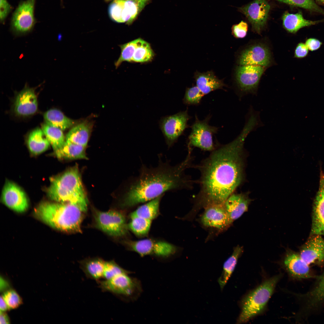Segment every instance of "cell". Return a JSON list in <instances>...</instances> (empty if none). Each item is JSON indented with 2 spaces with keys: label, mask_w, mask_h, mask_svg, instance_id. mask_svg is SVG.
Segmentation results:
<instances>
[{
  "label": "cell",
  "mask_w": 324,
  "mask_h": 324,
  "mask_svg": "<svg viewBox=\"0 0 324 324\" xmlns=\"http://www.w3.org/2000/svg\"><path fill=\"white\" fill-rule=\"evenodd\" d=\"M252 131L245 125L240 134L230 143L214 149L201 168L199 204L206 207L223 204L242 179V154L244 143Z\"/></svg>",
  "instance_id": "6da1fadb"
},
{
  "label": "cell",
  "mask_w": 324,
  "mask_h": 324,
  "mask_svg": "<svg viewBox=\"0 0 324 324\" xmlns=\"http://www.w3.org/2000/svg\"><path fill=\"white\" fill-rule=\"evenodd\" d=\"M190 158L171 166L161 162L155 167L143 166L139 175L132 178L124 196L122 205L129 207L153 200L168 191L185 187L188 183L184 171Z\"/></svg>",
  "instance_id": "7a4b0ae2"
},
{
  "label": "cell",
  "mask_w": 324,
  "mask_h": 324,
  "mask_svg": "<svg viewBox=\"0 0 324 324\" xmlns=\"http://www.w3.org/2000/svg\"><path fill=\"white\" fill-rule=\"evenodd\" d=\"M50 182L47 192L51 199L75 205L83 212L87 211L88 199L77 165L52 178Z\"/></svg>",
  "instance_id": "3957f363"
},
{
  "label": "cell",
  "mask_w": 324,
  "mask_h": 324,
  "mask_svg": "<svg viewBox=\"0 0 324 324\" xmlns=\"http://www.w3.org/2000/svg\"><path fill=\"white\" fill-rule=\"evenodd\" d=\"M83 212L75 205L58 202H43L34 211L37 218L52 227L70 232L80 231Z\"/></svg>",
  "instance_id": "277c9868"
},
{
  "label": "cell",
  "mask_w": 324,
  "mask_h": 324,
  "mask_svg": "<svg viewBox=\"0 0 324 324\" xmlns=\"http://www.w3.org/2000/svg\"><path fill=\"white\" fill-rule=\"evenodd\" d=\"M281 276L279 274L267 279L242 299L237 323L246 322L264 310Z\"/></svg>",
  "instance_id": "5b68a950"
},
{
  "label": "cell",
  "mask_w": 324,
  "mask_h": 324,
  "mask_svg": "<svg viewBox=\"0 0 324 324\" xmlns=\"http://www.w3.org/2000/svg\"><path fill=\"white\" fill-rule=\"evenodd\" d=\"M36 0H26L20 2L13 13L10 28L16 36L24 35L31 32L36 22L34 16Z\"/></svg>",
  "instance_id": "8992f818"
},
{
  "label": "cell",
  "mask_w": 324,
  "mask_h": 324,
  "mask_svg": "<svg viewBox=\"0 0 324 324\" xmlns=\"http://www.w3.org/2000/svg\"><path fill=\"white\" fill-rule=\"evenodd\" d=\"M209 118L200 120L196 116L195 121L191 127V131L188 137V149L196 147L207 151L214 149L212 137L217 132L218 128L209 124Z\"/></svg>",
  "instance_id": "52a82bcc"
},
{
  "label": "cell",
  "mask_w": 324,
  "mask_h": 324,
  "mask_svg": "<svg viewBox=\"0 0 324 324\" xmlns=\"http://www.w3.org/2000/svg\"><path fill=\"white\" fill-rule=\"evenodd\" d=\"M94 217L97 227L109 235L120 237L125 235L127 232L128 227L125 217L119 212L95 210Z\"/></svg>",
  "instance_id": "ba28073f"
},
{
  "label": "cell",
  "mask_w": 324,
  "mask_h": 324,
  "mask_svg": "<svg viewBox=\"0 0 324 324\" xmlns=\"http://www.w3.org/2000/svg\"><path fill=\"white\" fill-rule=\"evenodd\" d=\"M149 0H113L108 8L111 19L130 24Z\"/></svg>",
  "instance_id": "9c48e42d"
},
{
  "label": "cell",
  "mask_w": 324,
  "mask_h": 324,
  "mask_svg": "<svg viewBox=\"0 0 324 324\" xmlns=\"http://www.w3.org/2000/svg\"><path fill=\"white\" fill-rule=\"evenodd\" d=\"M190 118L186 110L161 118L160 127L168 147L171 146L177 140L188 127Z\"/></svg>",
  "instance_id": "30bf717a"
},
{
  "label": "cell",
  "mask_w": 324,
  "mask_h": 324,
  "mask_svg": "<svg viewBox=\"0 0 324 324\" xmlns=\"http://www.w3.org/2000/svg\"><path fill=\"white\" fill-rule=\"evenodd\" d=\"M264 67L258 65H240L236 69V78L240 98L248 94H255Z\"/></svg>",
  "instance_id": "8fae6325"
},
{
  "label": "cell",
  "mask_w": 324,
  "mask_h": 324,
  "mask_svg": "<svg viewBox=\"0 0 324 324\" xmlns=\"http://www.w3.org/2000/svg\"><path fill=\"white\" fill-rule=\"evenodd\" d=\"M127 243L131 250L141 256L154 255L167 257L174 254L177 250L175 246L169 243L150 239L129 241Z\"/></svg>",
  "instance_id": "7c38bea8"
},
{
  "label": "cell",
  "mask_w": 324,
  "mask_h": 324,
  "mask_svg": "<svg viewBox=\"0 0 324 324\" xmlns=\"http://www.w3.org/2000/svg\"><path fill=\"white\" fill-rule=\"evenodd\" d=\"M270 8L266 0H254L238 10L247 18L253 30L259 34L266 24Z\"/></svg>",
  "instance_id": "4fadbf2b"
},
{
  "label": "cell",
  "mask_w": 324,
  "mask_h": 324,
  "mask_svg": "<svg viewBox=\"0 0 324 324\" xmlns=\"http://www.w3.org/2000/svg\"><path fill=\"white\" fill-rule=\"evenodd\" d=\"M97 282L103 292H109L117 296L131 295L137 287L136 283L128 275V272Z\"/></svg>",
  "instance_id": "5bb4252c"
},
{
  "label": "cell",
  "mask_w": 324,
  "mask_h": 324,
  "mask_svg": "<svg viewBox=\"0 0 324 324\" xmlns=\"http://www.w3.org/2000/svg\"><path fill=\"white\" fill-rule=\"evenodd\" d=\"M2 199L7 206L17 212H23L28 207V200L24 192L19 187L10 182H7L5 184L2 191Z\"/></svg>",
  "instance_id": "9a60e30c"
},
{
  "label": "cell",
  "mask_w": 324,
  "mask_h": 324,
  "mask_svg": "<svg viewBox=\"0 0 324 324\" xmlns=\"http://www.w3.org/2000/svg\"><path fill=\"white\" fill-rule=\"evenodd\" d=\"M38 108L37 98L34 88L26 85L15 98L14 105V112L19 116H28L34 114Z\"/></svg>",
  "instance_id": "2e32d148"
},
{
  "label": "cell",
  "mask_w": 324,
  "mask_h": 324,
  "mask_svg": "<svg viewBox=\"0 0 324 324\" xmlns=\"http://www.w3.org/2000/svg\"><path fill=\"white\" fill-rule=\"evenodd\" d=\"M305 243L299 254L308 265L324 262V239L320 235H311Z\"/></svg>",
  "instance_id": "e0dca14e"
},
{
  "label": "cell",
  "mask_w": 324,
  "mask_h": 324,
  "mask_svg": "<svg viewBox=\"0 0 324 324\" xmlns=\"http://www.w3.org/2000/svg\"><path fill=\"white\" fill-rule=\"evenodd\" d=\"M271 61V55L268 48L260 44L251 46L244 50L238 59L240 65H254L266 67Z\"/></svg>",
  "instance_id": "ac0fdd59"
},
{
  "label": "cell",
  "mask_w": 324,
  "mask_h": 324,
  "mask_svg": "<svg viewBox=\"0 0 324 324\" xmlns=\"http://www.w3.org/2000/svg\"><path fill=\"white\" fill-rule=\"evenodd\" d=\"M201 221L205 226L222 230L232 223L224 206L221 204L214 205L206 207Z\"/></svg>",
  "instance_id": "d6986e66"
},
{
  "label": "cell",
  "mask_w": 324,
  "mask_h": 324,
  "mask_svg": "<svg viewBox=\"0 0 324 324\" xmlns=\"http://www.w3.org/2000/svg\"><path fill=\"white\" fill-rule=\"evenodd\" d=\"M311 235L324 236V173L320 177L318 191L313 206Z\"/></svg>",
  "instance_id": "ffe728a7"
},
{
  "label": "cell",
  "mask_w": 324,
  "mask_h": 324,
  "mask_svg": "<svg viewBox=\"0 0 324 324\" xmlns=\"http://www.w3.org/2000/svg\"><path fill=\"white\" fill-rule=\"evenodd\" d=\"M250 201L243 194H232L226 199L223 205L232 223L247 211Z\"/></svg>",
  "instance_id": "44dd1931"
},
{
  "label": "cell",
  "mask_w": 324,
  "mask_h": 324,
  "mask_svg": "<svg viewBox=\"0 0 324 324\" xmlns=\"http://www.w3.org/2000/svg\"><path fill=\"white\" fill-rule=\"evenodd\" d=\"M286 270L292 276L298 278H308L312 277L309 265L299 254L292 252H288L284 260Z\"/></svg>",
  "instance_id": "7402d4cb"
},
{
  "label": "cell",
  "mask_w": 324,
  "mask_h": 324,
  "mask_svg": "<svg viewBox=\"0 0 324 324\" xmlns=\"http://www.w3.org/2000/svg\"><path fill=\"white\" fill-rule=\"evenodd\" d=\"M195 78L196 86L204 95L223 88L225 86L223 82L218 79L211 71L202 73L197 72L195 75Z\"/></svg>",
  "instance_id": "603a6c76"
},
{
  "label": "cell",
  "mask_w": 324,
  "mask_h": 324,
  "mask_svg": "<svg viewBox=\"0 0 324 324\" xmlns=\"http://www.w3.org/2000/svg\"><path fill=\"white\" fill-rule=\"evenodd\" d=\"M283 26L289 32L296 33L298 30L304 27L315 25L323 21V20L312 21L304 18L300 11L296 14H290L285 12L282 18Z\"/></svg>",
  "instance_id": "cb8c5ba5"
},
{
  "label": "cell",
  "mask_w": 324,
  "mask_h": 324,
  "mask_svg": "<svg viewBox=\"0 0 324 324\" xmlns=\"http://www.w3.org/2000/svg\"><path fill=\"white\" fill-rule=\"evenodd\" d=\"M91 130V125L83 122L72 128L66 136V141L86 147Z\"/></svg>",
  "instance_id": "d4e9b609"
},
{
  "label": "cell",
  "mask_w": 324,
  "mask_h": 324,
  "mask_svg": "<svg viewBox=\"0 0 324 324\" xmlns=\"http://www.w3.org/2000/svg\"><path fill=\"white\" fill-rule=\"evenodd\" d=\"M27 144L32 153L38 154L46 150L50 143L42 128H37L29 134Z\"/></svg>",
  "instance_id": "484cf974"
},
{
  "label": "cell",
  "mask_w": 324,
  "mask_h": 324,
  "mask_svg": "<svg viewBox=\"0 0 324 324\" xmlns=\"http://www.w3.org/2000/svg\"><path fill=\"white\" fill-rule=\"evenodd\" d=\"M105 262L98 258L88 259L81 261L80 266L87 278L97 282L103 278Z\"/></svg>",
  "instance_id": "4316f807"
},
{
  "label": "cell",
  "mask_w": 324,
  "mask_h": 324,
  "mask_svg": "<svg viewBox=\"0 0 324 324\" xmlns=\"http://www.w3.org/2000/svg\"><path fill=\"white\" fill-rule=\"evenodd\" d=\"M46 123L49 125L64 130L73 126L75 121L66 116L61 111L51 109L44 115Z\"/></svg>",
  "instance_id": "83f0119b"
},
{
  "label": "cell",
  "mask_w": 324,
  "mask_h": 324,
  "mask_svg": "<svg viewBox=\"0 0 324 324\" xmlns=\"http://www.w3.org/2000/svg\"><path fill=\"white\" fill-rule=\"evenodd\" d=\"M86 148L84 146L65 141L62 147L55 151L56 156L58 158L87 159Z\"/></svg>",
  "instance_id": "f1b7e54d"
},
{
  "label": "cell",
  "mask_w": 324,
  "mask_h": 324,
  "mask_svg": "<svg viewBox=\"0 0 324 324\" xmlns=\"http://www.w3.org/2000/svg\"><path fill=\"white\" fill-rule=\"evenodd\" d=\"M242 248L239 246L235 247L232 255L224 262L223 270L218 281L222 290L234 271L238 260L243 252Z\"/></svg>",
  "instance_id": "f546056e"
},
{
  "label": "cell",
  "mask_w": 324,
  "mask_h": 324,
  "mask_svg": "<svg viewBox=\"0 0 324 324\" xmlns=\"http://www.w3.org/2000/svg\"><path fill=\"white\" fill-rule=\"evenodd\" d=\"M162 196L140 206L130 214V218L139 217L152 220L158 214L160 202Z\"/></svg>",
  "instance_id": "4dcf8cb0"
},
{
  "label": "cell",
  "mask_w": 324,
  "mask_h": 324,
  "mask_svg": "<svg viewBox=\"0 0 324 324\" xmlns=\"http://www.w3.org/2000/svg\"><path fill=\"white\" fill-rule=\"evenodd\" d=\"M41 128L55 151L59 148L64 145L66 140L63 130L46 123L42 125Z\"/></svg>",
  "instance_id": "1f68e13d"
},
{
  "label": "cell",
  "mask_w": 324,
  "mask_h": 324,
  "mask_svg": "<svg viewBox=\"0 0 324 324\" xmlns=\"http://www.w3.org/2000/svg\"><path fill=\"white\" fill-rule=\"evenodd\" d=\"M305 296L310 308H314L324 301V272L318 278L314 288Z\"/></svg>",
  "instance_id": "d6a6232c"
},
{
  "label": "cell",
  "mask_w": 324,
  "mask_h": 324,
  "mask_svg": "<svg viewBox=\"0 0 324 324\" xmlns=\"http://www.w3.org/2000/svg\"><path fill=\"white\" fill-rule=\"evenodd\" d=\"M154 56L150 44L140 38L139 40L133 55L132 61L143 63L152 60Z\"/></svg>",
  "instance_id": "836d02e7"
},
{
  "label": "cell",
  "mask_w": 324,
  "mask_h": 324,
  "mask_svg": "<svg viewBox=\"0 0 324 324\" xmlns=\"http://www.w3.org/2000/svg\"><path fill=\"white\" fill-rule=\"evenodd\" d=\"M128 227L135 235L144 236L148 233L152 220L139 217L131 218Z\"/></svg>",
  "instance_id": "e575fe53"
},
{
  "label": "cell",
  "mask_w": 324,
  "mask_h": 324,
  "mask_svg": "<svg viewBox=\"0 0 324 324\" xmlns=\"http://www.w3.org/2000/svg\"><path fill=\"white\" fill-rule=\"evenodd\" d=\"M139 38L119 46L121 53L118 60L115 62V65L117 68L124 61L132 62V59L137 46Z\"/></svg>",
  "instance_id": "d590c367"
},
{
  "label": "cell",
  "mask_w": 324,
  "mask_h": 324,
  "mask_svg": "<svg viewBox=\"0 0 324 324\" xmlns=\"http://www.w3.org/2000/svg\"><path fill=\"white\" fill-rule=\"evenodd\" d=\"M276 0L324 15V9L319 6L314 0Z\"/></svg>",
  "instance_id": "8d00e7d4"
},
{
  "label": "cell",
  "mask_w": 324,
  "mask_h": 324,
  "mask_svg": "<svg viewBox=\"0 0 324 324\" xmlns=\"http://www.w3.org/2000/svg\"><path fill=\"white\" fill-rule=\"evenodd\" d=\"M204 94L196 86L186 89L183 99V103L187 105L199 104Z\"/></svg>",
  "instance_id": "74e56055"
},
{
  "label": "cell",
  "mask_w": 324,
  "mask_h": 324,
  "mask_svg": "<svg viewBox=\"0 0 324 324\" xmlns=\"http://www.w3.org/2000/svg\"><path fill=\"white\" fill-rule=\"evenodd\" d=\"M128 272L113 260L105 261L103 278L106 280L119 274Z\"/></svg>",
  "instance_id": "f35d334b"
},
{
  "label": "cell",
  "mask_w": 324,
  "mask_h": 324,
  "mask_svg": "<svg viewBox=\"0 0 324 324\" xmlns=\"http://www.w3.org/2000/svg\"><path fill=\"white\" fill-rule=\"evenodd\" d=\"M2 296L10 309L17 308L22 303L21 298L13 290L10 289L5 291Z\"/></svg>",
  "instance_id": "ab89813d"
},
{
  "label": "cell",
  "mask_w": 324,
  "mask_h": 324,
  "mask_svg": "<svg viewBox=\"0 0 324 324\" xmlns=\"http://www.w3.org/2000/svg\"><path fill=\"white\" fill-rule=\"evenodd\" d=\"M248 28L247 23L242 21L239 23L232 26L231 28L232 34L236 38H244L247 35Z\"/></svg>",
  "instance_id": "60d3db41"
},
{
  "label": "cell",
  "mask_w": 324,
  "mask_h": 324,
  "mask_svg": "<svg viewBox=\"0 0 324 324\" xmlns=\"http://www.w3.org/2000/svg\"><path fill=\"white\" fill-rule=\"evenodd\" d=\"M13 7L7 0H0V21L4 24L8 15Z\"/></svg>",
  "instance_id": "b9f144b4"
},
{
  "label": "cell",
  "mask_w": 324,
  "mask_h": 324,
  "mask_svg": "<svg viewBox=\"0 0 324 324\" xmlns=\"http://www.w3.org/2000/svg\"><path fill=\"white\" fill-rule=\"evenodd\" d=\"M308 51L309 50L305 44L299 43L296 48L294 57L298 58H304L308 55Z\"/></svg>",
  "instance_id": "7bdbcfd3"
},
{
  "label": "cell",
  "mask_w": 324,
  "mask_h": 324,
  "mask_svg": "<svg viewBox=\"0 0 324 324\" xmlns=\"http://www.w3.org/2000/svg\"><path fill=\"white\" fill-rule=\"evenodd\" d=\"M309 50L313 51L319 49L322 45V43L319 40L314 38L308 39L305 44Z\"/></svg>",
  "instance_id": "ee69618b"
},
{
  "label": "cell",
  "mask_w": 324,
  "mask_h": 324,
  "mask_svg": "<svg viewBox=\"0 0 324 324\" xmlns=\"http://www.w3.org/2000/svg\"><path fill=\"white\" fill-rule=\"evenodd\" d=\"M10 321L8 316L6 313L0 310V323L9 324Z\"/></svg>",
  "instance_id": "f6af8a7d"
},
{
  "label": "cell",
  "mask_w": 324,
  "mask_h": 324,
  "mask_svg": "<svg viewBox=\"0 0 324 324\" xmlns=\"http://www.w3.org/2000/svg\"><path fill=\"white\" fill-rule=\"evenodd\" d=\"M0 309L1 310L3 311H6L10 309L2 296H0Z\"/></svg>",
  "instance_id": "bcb514c9"
},
{
  "label": "cell",
  "mask_w": 324,
  "mask_h": 324,
  "mask_svg": "<svg viewBox=\"0 0 324 324\" xmlns=\"http://www.w3.org/2000/svg\"><path fill=\"white\" fill-rule=\"evenodd\" d=\"M9 284L3 278L0 277V291H3L8 287Z\"/></svg>",
  "instance_id": "7dc6e473"
},
{
  "label": "cell",
  "mask_w": 324,
  "mask_h": 324,
  "mask_svg": "<svg viewBox=\"0 0 324 324\" xmlns=\"http://www.w3.org/2000/svg\"><path fill=\"white\" fill-rule=\"evenodd\" d=\"M319 4L324 6V0H316Z\"/></svg>",
  "instance_id": "c3c4849f"
},
{
  "label": "cell",
  "mask_w": 324,
  "mask_h": 324,
  "mask_svg": "<svg viewBox=\"0 0 324 324\" xmlns=\"http://www.w3.org/2000/svg\"><path fill=\"white\" fill-rule=\"evenodd\" d=\"M106 2H109L112 0H105Z\"/></svg>",
  "instance_id": "681fc988"
}]
</instances>
